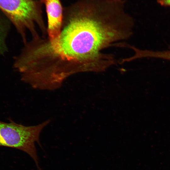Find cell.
I'll list each match as a JSON object with an SVG mask.
<instances>
[{"label":"cell","instance_id":"6da1fadb","mask_svg":"<svg viewBox=\"0 0 170 170\" xmlns=\"http://www.w3.org/2000/svg\"><path fill=\"white\" fill-rule=\"evenodd\" d=\"M63 18L77 56L89 70L102 71L115 64L112 55L102 51L127 34L123 18L113 4L106 0H79L64 9Z\"/></svg>","mask_w":170,"mask_h":170},{"label":"cell","instance_id":"7a4b0ae2","mask_svg":"<svg viewBox=\"0 0 170 170\" xmlns=\"http://www.w3.org/2000/svg\"><path fill=\"white\" fill-rule=\"evenodd\" d=\"M41 0H0V9L15 27L22 40L26 39V32L37 34L36 26L43 28Z\"/></svg>","mask_w":170,"mask_h":170},{"label":"cell","instance_id":"3957f363","mask_svg":"<svg viewBox=\"0 0 170 170\" xmlns=\"http://www.w3.org/2000/svg\"><path fill=\"white\" fill-rule=\"evenodd\" d=\"M9 121L8 123L0 121V146L15 148L24 152L33 160L38 170H41L35 143L40 144V134L50 120L32 126L19 124L11 119Z\"/></svg>","mask_w":170,"mask_h":170},{"label":"cell","instance_id":"277c9868","mask_svg":"<svg viewBox=\"0 0 170 170\" xmlns=\"http://www.w3.org/2000/svg\"><path fill=\"white\" fill-rule=\"evenodd\" d=\"M45 5L47 17V34L52 41L59 36L62 27L64 9L60 0H41Z\"/></svg>","mask_w":170,"mask_h":170},{"label":"cell","instance_id":"5b68a950","mask_svg":"<svg viewBox=\"0 0 170 170\" xmlns=\"http://www.w3.org/2000/svg\"><path fill=\"white\" fill-rule=\"evenodd\" d=\"M10 23L3 14L0 13V56L8 51L7 40L10 30Z\"/></svg>","mask_w":170,"mask_h":170},{"label":"cell","instance_id":"8992f818","mask_svg":"<svg viewBox=\"0 0 170 170\" xmlns=\"http://www.w3.org/2000/svg\"><path fill=\"white\" fill-rule=\"evenodd\" d=\"M157 2L162 6L170 7V0H158Z\"/></svg>","mask_w":170,"mask_h":170},{"label":"cell","instance_id":"52a82bcc","mask_svg":"<svg viewBox=\"0 0 170 170\" xmlns=\"http://www.w3.org/2000/svg\"><path fill=\"white\" fill-rule=\"evenodd\" d=\"M112 0L120 1V0Z\"/></svg>","mask_w":170,"mask_h":170}]
</instances>
